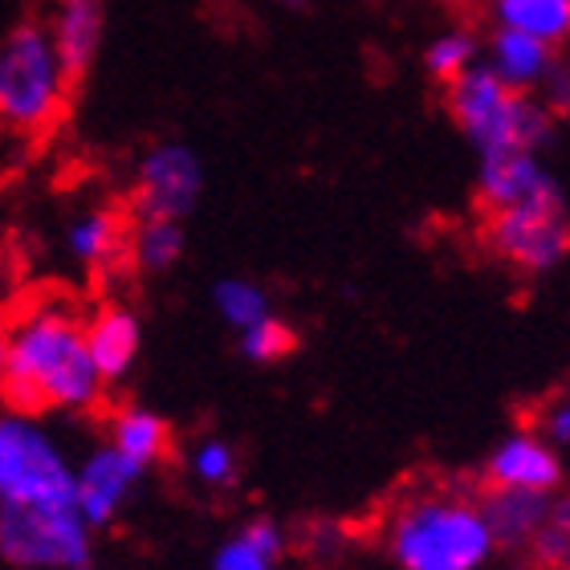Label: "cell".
I'll return each mask as SVG.
<instances>
[{
	"instance_id": "3957f363",
	"label": "cell",
	"mask_w": 570,
	"mask_h": 570,
	"mask_svg": "<svg viewBox=\"0 0 570 570\" xmlns=\"http://www.w3.org/2000/svg\"><path fill=\"white\" fill-rule=\"evenodd\" d=\"M449 115L473 142L476 159L510 151H542L554 131V110L534 95H518L485 61L449 82Z\"/></svg>"
},
{
	"instance_id": "277c9868",
	"label": "cell",
	"mask_w": 570,
	"mask_h": 570,
	"mask_svg": "<svg viewBox=\"0 0 570 570\" xmlns=\"http://www.w3.org/2000/svg\"><path fill=\"white\" fill-rule=\"evenodd\" d=\"M70 86L73 82L61 70L46 24L24 21L0 41V127L4 131H49L66 107Z\"/></svg>"
},
{
	"instance_id": "9c48e42d",
	"label": "cell",
	"mask_w": 570,
	"mask_h": 570,
	"mask_svg": "<svg viewBox=\"0 0 570 570\" xmlns=\"http://www.w3.org/2000/svg\"><path fill=\"white\" fill-rule=\"evenodd\" d=\"M142 473H147V469H139L131 456H122L115 444H102V449L90 452V456L73 469V505L82 513V522L90 525V530L115 522L122 505L131 501Z\"/></svg>"
},
{
	"instance_id": "d6986e66",
	"label": "cell",
	"mask_w": 570,
	"mask_h": 570,
	"mask_svg": "<svg viewBox=\"0 0 570 570\" xmlns=\"http://www.w3.org/2000/svg\"><path fill=\"white\" fill-rule=\"evenodd\" d=\"M493 21L554 49L570 41V0H493Z\"/></svg>"
},
{
	"instance_id": "30bf717a",
	"label": "cell",
	"mask_w": 570,
	"mask_h": 570,
	"mask_svg": "<svg viewBox=\"0 0 570 570\" xmlns=\"http://www.w3.org/2000/svg\"><path fill=\"white\" fill-rule=\"evenodd\" d=\"M476 196L485 213H505V208H525V204L562 200L559 179L550 176L534 151L485 155L476 164Z\"/></svg>"
},
{
	"instance_id": "8fae6325",
	"label": "cell",
	"mask_w": 570,
	"mask_h": 570,
	"mask_svg": "<svg viewBox=\"0 0 570 570\" xmlns=\"http://www.w3.org/2000/svg\"><path fill=\"white\" fill-rule=\"evenodd\" d=\"M485 481L493 489H513V493H554L562 481L559 449L538 432H510L489 452Z\"/></svg>"
},
{
	"instance_id": "d4e9b609",
	"label": "cell",
	"mask_w": 570,
	"mask_h": 570,
	"mask_svg": "<svg viewBox=\"0 0 570 570\" xmlns=\"http://www.w3.org/2000/svg\"><path fill=\"white\" fill-rule=\"evenodd\" d=\"M542 440H550L554 449H570V395L554 400L542 412Z\"/></svg>"
},
{
	"instance_id": "83f0119b",
	"label": "cell",
	"mask_w": 570,
	"mask_h": 570,
	"mask_svg": "<svg viewBox=\"0 0 570 570\" xmlns=\"http://www.w3.org/2000/svg\"><path fill=\"white\" fill-rule=\"evenodd\" d=\"M277 4H289V9H294V4H306V0H277Z\"/></svg>"
},
{
	"instance_id": "f1b7e54d",
	"label": "cell",
	"mask_w": 570,
	"mask_h": 570,
	"mask_svg": "<svg viewBox=\"0 0 570 570\" xmlns=\"http://www.w3.org/2000/svg\"><path fill=\"white\" fill-rule=\"evenodd\" d=\"M78 570H90V567H78Z\"/></svg>"
},
{
	"instance_id": "cb8c5ba5",
	"label": "cell",
	"mask_w": 570,
	"mask_h": 570,
	"mask_svg": "<svg viewBox=\"0 0 570 570\" xmlns=\"http://www.w3.org/2000/svg\"><path fill=\"white\" fill-rule=\"evenodd\" d=\"M188 469L204 489H228L233 481H237V469H240L237 449H233L228 440H220V436H208V440H200V444L191 449Z\"/></svg>"
},
{
	"instance_id": "4316f807",
	"label": "cell",
	"mask_w": 570,
	"mask_h": 570,
	"mask_svg": "<svg viewBox=\"0 0 570 570\" xmlns=\"http://www.w3.org/2000/svg\"><path fill=\"white\" fill-rule=\"evenodd\" d=\"M4 351H9V338H4V331H0V371H4Z\"/></svg>"
},
{
	"instance_id": "8992f818",
	"label": "cell",
	"mask_w": 570,
	"mask_h": 570,
	"mask_svg": "<svg viewBox=\"0 0 570 570\" xmlns=\"http://www.w3.org/2000/svg\"><path fill=\"white\" fill-rule=\"evenodd\" d=\"M0 559L21 570L90 567V525L78 505H0Z\"/></svg>"
},
{
	"instance_id": "e0dca14e",
	"label": "cell",
	"mask_w": 570,
	"mask_h": 570,
	"mask_svg": "<svg viewBox=\"0 0 570 570\" xmlns=\"http://www.w3.org/2000/svg\"><path fill=\"white\" fill-rule=\"evenodd\" d=\"M285 534L274 518H253L228 534L213 554V570H277Z\"/></svg>"
},
{
	"instance_id": "ffe728a7",
	"label": "cell",
	"mask_w": 570,
	"mask_h": 570,
	"mask_svg": "<svg viewBox=\"0 0 570 570\" xmlns=\"http://www.w3.org/2000/svg\"><path fill=\"white\" fill-rule=\"evenodd\" d=\"M184 249H188V233L179 220H139V228L127 240V253H131L135 269H142V274L176 269Z\"/></svg>"
},
{
	"instance_id": "ba28073f",
	"label": "cell",
	"mask_w": 570,
	"mask_h": 570,
	"mask_svg": "<svg viewBox=\"0 0 570 570\" xmlns=\"http://www.w3.org/2000/svg\"><path fill=\"white\" fill-rule=\"evenodd\" d=\"M204 164L188 142H155L135 171L139 220H179L200 204Z\"/></svg>"
},
{
	"instance_id": "52a82bcc",
	"label": "cell",
	"mask_w": 570,
	"mask_h": 570,
	"mask_svg": "<svg viewBox=\"0 0 570 570\" xmlns=\"http://www.w3.org/2000/svg\"><path fill=\"white\" fill-rule=\"evenodd\" d=\"M485 245L522 274H550L570 257L567 200L525 204L485 216Z\"/></svg>"
},
{
	"instance_id": "44dd1931",
	"label": "cell",
	"mask_w": 570,
	"mask_h": 570,
	"mask_svg": "<svg viewBox=\"0 0 570 570\" xmlns=\"http://www.w3.org/2000/svg\"><path fill=\"white\" fill-rule=\"evenodd\" d=\"M213 306L237 334L274 314L265 285H257L253 277H220V282L213 285Z\"/></svg>"
},
{
	"instance_id": "484cf974",
	"label": "cell",
	"mask_w": 570,
	"mask_h": 570,
	"mask_svg": "<svg viewBox=\"0 0 570 570\" xmlns=\"http://www.w3.org/2000/svg\"><path fill=\"white\" fill-rule=\"evenodd\" d=\"M542 102L550 110H570V66L567 61H554V70L547 73V82H542Z\"/></svg>"
},
{
	"instance_id": "7402d4cb",
	"label": "cell",
	"mask_w": 570,
	"mask_h": 570,
	"mask_svg": "<svg viewBox=\"0 0 570 570\" xmlns=\"http://www.w3.org/2000/svg\"><path fill=\"white\" fill-rule=\"evenodd\" d=\"M476 53H481V46H476L473 33H461V29H449V33H440L428 41L424 49V70L436 78V82H456L464 70H473L476 66Z\"/></svg>"
},
{
	"instance_id": "5bb4252c",
	"label": "cell",
	"mask_w": 570,
	"mask_h": 570,
	"mask_svg": "<svg viewBox=\"0 0 570 570\" xmlns=\"http://www.w3.org/2000/svg\"><path fill=\"white\" fill-rule=\"evenodd\" d=\"M554 49L538 37L513 33V29H498L493 41H489V70L498 73L501 82L518 90V95H530V90H542L547 73L554 70Z\"/></svg>"
},
{
	"instance_id": "603a6c76",
	"label": "cell",
	"mask_w": 570,
	"mask_h": 570,
	"mask_svg": "<svg viewBox=\"0 0 570 570\" xmlns=\"http://www.w3.org/2000/svg\"><path fill=\"white\" fill-rule=\"evenodd\" d=\"M237 346L249 363H282V358L297 346V334L289 331V322H282L277 314H269V318H262L257 326L240 331Z\"/></svg>"
},
{
	"instance_id": "2e32d148",
	"label": "cell",
	"mask_w": 570,
	"mask_h": 570,
	"mask_svg": "<svg viewBox=\"0 0 570 570\" xmlns=\"http://www.w3.org/2000/svg\"><path fill=\"white\" fill-rule=\"evenodd\" d=\"M550 493H513V489H493L481 505L489 530L498 542H525L547 530L550 522Z\"/></svg>"
},
{
	"instance_id": "4fadbf2b",
	"label": "cell",
	"mask_w": 570,
	"mask_h": 570,
	"mask_svg": "<svg viewBox=\"0 0 570 570\" xmlns=\"http://www.w3.org/2000/svg\"><path fill=\"white\" fill-rule=\"evenodd\" d=\"M139 343H142L139 318L127 306H102L95 318L86 322V346H90V358H95L102 383L122 380L135 367Z\"/></svg>"
},
{
	"instance_id": "7c38bea8",
	"label": "cell",
	"mask_w": 570,
	"mask_h": 570,
	"mask_svg": "<svg viewBox=\"0 0 570 570\" xmlns=\"http://www.w3.org/2000/svg\"><path fill=\"white\" fill-rule=\"evenodd\" d=\"M49 41L58 49V61L66 78L78 82L86 70L95 66L98 49H102V33H107V4L102 0H58L53 21L46 24Z\"/></svg>"
},
{
	"instance_id": "7a4b0ae2",
	"label": "cell",
	"mask_w": 570,
	"mask_h": 570,
	"mask_svg": "<svg viewBox=\"0 0 570 570\" xmlns=\"http://www.w3.org/2000/svg\"><path fill=\"white\" fill-rule=\"evenodd\" d=\"M498 547L481 505L464 498H416L387 525L400 570H481Z\"/></svg>"
},
{
	"instance_id": "9a60e30c",
	"label": "cell",
	"mask_w": 570,
	"mask_h": 570,
	"mask_svg": "<svg viewBox=\"0 0 570 570\" xmlns=\"http://www.w3.org/2000/svg\"><path fill=\"white\" fill-rule=\"evenodd\" d=\"M127 240H131L127 220L115 208H82L66 225V249L86 269H102V265L119 262L127 253Z\"/></svg>"
},
{
	"instance_id": "6da1fadb",
	"label": "cell",
	"mask_w": 570,
	"mask_h": 570,
	"mask_svg": "<svg viewBox=\"0 0 570 570\" xmlns=\"http://www.w3.org/2000/svg\"><path fill=\"white\" fill-rule=\"evenodd\" d=\"M4 371L0 392L21 416L33 412H86L102 400V375H98L90 346H86V322L61 302H41L24 309L4 331Z\"/></svg>"
},
{
	"instance_id": "ac0fdd59",
	"label": "cell",
	"mask_w": 570,
	"mask_h": 570,
	"mask_svg": "<svg viewBox=\"0 0 570 570\" xmlns=\"http://www.w3.org/2000/svg\"><path fill=\"white\" fill-rule=\"evenodd\" d=\"M110 444L122 456H131L139 469H151L171 449V428H167L164 416H155L151 407H122L110 420Z\"/></svg>"
},
{
	"instance_id": "5b68a950",
	"label": "cell",
	"mask_w": 570,
	"mask_h": 570,
	"mask_svg": "<svg viewBox=\"0 0 570 570\" xmlns=\"http://www.w3.org/2000/svg\"><path fill=\"white\" fill-rule=\"evenodd\" d=\"M0 505H73V469L29 416H0Z\"/></svg>"
}]
</instances>
